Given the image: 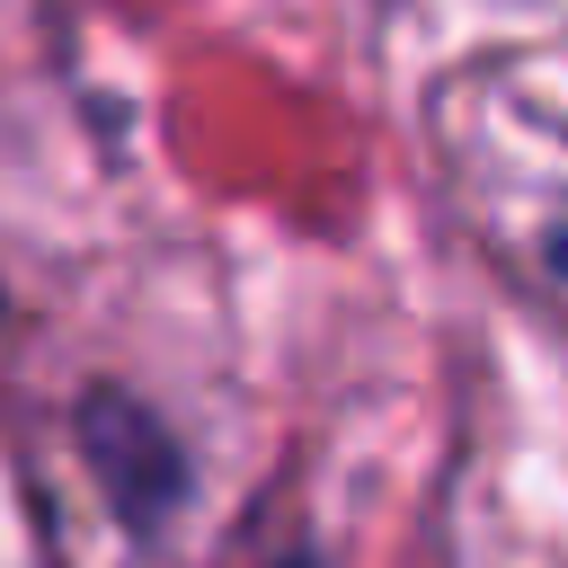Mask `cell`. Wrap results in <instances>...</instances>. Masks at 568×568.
<instances>
[{"instance_id":"6da1fadb","label":"cell","mask_w":568,"mask_h":568,"mask_svg":"<svg viewBox=\"0 0 568 568\" xmlns=\"http://www.w3.org/2000/svg\"><path fill=\"white\" fill-rule=\"evenodd\" d=\"M71 453H80V479L98 488L106 524L133 550H160L195 515V479H204L195 470V444L133 382H80L71 390Z\"/></svg>"}]
</instances>
